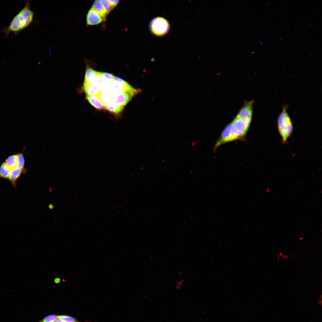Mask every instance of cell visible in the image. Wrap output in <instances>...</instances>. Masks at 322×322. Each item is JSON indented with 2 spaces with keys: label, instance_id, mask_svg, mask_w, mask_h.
<instances>
[{
  "label": "cell",
  "instance_id": "obj_1",
  "mask_svg": "<svg viewBox=\"0 0 322 322\" xmlns=\"http://www.w3.org/2000/svg\"><path fill=\"white\" fill-rule=\"evenodd\" d=\"M34 12L30 9L29 2L14 17L9 24L2 32L7 37L11 32L17 35L32 22Z\"/></svg>",
  "mask_w": 322,
  "mask_h": 322
},
{
  "label": "cell",
  "instance_id": "obj_2",
  "mask_svg": "<svg viewBox=\"0 0 322 322\" xmlns=\"http://www.w3.org/2000/svg\"><path fill=\"white\" fill-rule=\"evenodd\" d=\"M278 128L283 143H286L291 135L293 126L291 119L287 112V107L284 106L277 120Z\"/></svg>",
  "mask_w": 322,
  "mask_h": 322
},
{
  "label": "cell",
  "instance_id": "obj_3",
  "mask_svg": "<svg viewBox=\"0 0 322 322\" xmlns=\"http://www.w3.org/2000/svg\"><path fill=\"white\" fill-rule=\"evenodd\" d=\"M149 27L151 32L155 35H164L169 31L170 24L168 21L162 17H157L150 22Z\"/></svg>",
  "mask_w": 322,
  "mask_h": 322
},
{
  "label": "cell",
  "instance_id": "obj_4",
  "mask_svg": "<svg viewBox=\"0 0 322 322\" xmlns=\"http://www.w3.org/2000/svg\"><path fill=\"white\" fill-rule=\"evenodd\" d=\"M230 131L234 140L243 139L249 127L245 122L236 116L230 123Z\"/></svg>",
  "mask_w": 322,
  "mask_h": 322
},
{
  "label": "cell",
  "instance_id": "obj_5",
  "mask_svg": "<svg viewBox=\"0 0 322 322\" xmlns=\"http://www.w3.org/2000/svg\"><path fill=\"white\" fill-rule=\"evenodd\" d=\"M107 89L113 95H116L127 92H140L141 90L132 87L128 83L122 84L113 80L108 84Z\"/></svg>",
  "mask_w": 322,
  "mask_h": 322
},
{
  "label": "cell",
  "instance_id": "obj_6",
  "mask_svg": "<svg viewBox=\"0 0 322 322\" xmlns=\"http://www.w3.org/2000/svg\"><path fill=\"white\" fill-rule=\"evenodd\" d=\"M253 103V100L246 101L236 116L242 119L249 127L252 119Z\"/></svg>",
  "mask_w": 322,
  "mask_h": 322
},
{
  "label": "cell",
  "instance_id": "obj_7",
  "mask_svg": "<svg viewBox=\"0 0 322 322\" xmlns=\"http://www.w3.org/2000/svg\"><path fill=\"white\" fill-rule=\"evenodd\" d=\"M135 92H127L113 95L111 102L116 105L124 107L135 95Z\"/></svg>",
  "mask_w": 322,
  "mask_h": 322
},
{
  "label": "cell",
  "instance_id": "obj_8",
  "mask_svg": "<svg viewBox=\"0 0 322 322\" xmlns=\"http://www.w3.org/2000/svg\"><path fill=\"white\" fill-rule=\"evenodd\" d=\"M230 123L229 124L223 131L219 138L214 145V151L216 150L217 148L222 145L234 140L230 132Z\"/></svg>",
  "mask_w": 322,
  "mask_h": 322
},
{
  "label": "cell",
  "instance_id": "obj_9",
  "mask_svg": "<svg viewBox=\"0 0 322 322\" xmlns=\"http://www.w3.org/2000/svg\"><path fill=\"white\" fill-rule=\"evenodd\" d=\"M103 20L97 12L92 7L88 11L86 18V24L93 25L101 23Z\"/></svg>",
  "mask_w": 322,
  "mask_h": 322
},
{
  "label": "cell",
  "instance_id": "obj_10",
  "mask_svg": "<svg viewBox=\"0 0 322 322\" xmlns=\"http://www.w3.org/2000/svg\"><path fill=\"white\" fill-rule=\"evenodd\" d=\"M96 95L105 106L111 101L113 95L106 88L101 89Z\"/></svg>",
  "mask_w": 322,
  "mask_h": 322
},
{
  "label": "cell",
  "instance_id": "obj_11",
  "mask_svg": "<svg viewBox=\"0 0 322 322\" xmlns=\"http://www.w3.org/2000/svg\"><path fill=\"white\" fill-rule=\"evenodd\" d=\"M97 76V71L88 66H86L84 82L91 84H95Z\"/></svg>",
  "mask_w": 322,
  "mask_h": 322
},
{
  "label": "cell",
  "instance_id": "obj_12",
  "mask_svg": "<svg viewBox=\"0 0 322 322\" xmlns=\"http://www.w3.org/2000/svg\"><path fill=\"white\" fill-rule=\"evenodd\" d=\"M25 172V169L16 167L11 169L8 179L11 182L13 185L16 186V182L22 173Z\"/></svg>",
  "mask_w": 322,
  "mask_h": 322
},
{
  "label": "cell",
  "instance_id": "obj_13",
  "mask_svg": "<svg viewBox=\"0 0 322 322\" xmlns=\"http://www.w3.org/2000/svg\"><path fill=\"white\" fill-rule=\"evenodd\" d=\"M86 98L89 103L98 110L104 109V106L97 95L86 94Z\"/></svg>",
  "mask_w": 322,
  "mask_h": 322
},
{
  "label": "cell",
  "instance_id": "obj_14",
  "mask_svg": "<svg viewBox=\"0 0 322 322\" xmlns=\"http://www.w3.org/2000/svg\"><path fill=\"white\" fill-rule=\"evenodd\" d=\"M83 88L86 94L96 95L101 89L96 84H89L83 82Z\"/></svg>",
  "mask_w": 322,
  "mask_h": 322
},
{
  "label": "cell",
  "instance_id": "obj_15",
  "mask_svg": "<svg viewBox=\"0 0 322 322\" xmlns=\"http://www.w3.org/2000/svg\"><path fill=\"white\" fill-rule=\"evenodd\" d=\"M92 7L99 14L103 21H105L107 15L100 0L95 1Z\"/></svg>",
  "mask_w": 322,
  "mask_h": 322
},
{
  "label": "cell",
  "instance_id": "obj_16",
  "mask_svg": "<svg viewBox=\"0 0 322 322\" xmlns=\"http://www.w3.org/2000/svg\"><path fill=\"white\" fill-rule=\"evenodd\" d=\"M124 107L116 105L110 102L104 106V109L115 114L118 115L122 112Z\"/></svg>",
  "mask_w": 322,
  "mask_h": 322
},
{
  "label": "cell",
  "instance_id": "obj_17",
  "mask_svg": "<svg viewBox=\"0 0 322 322\" xmlns=\"http://www.w3.org/2000/svg\"><path fill=\"white\" fill-rule=\"evenodd\" d=\"M96 84L101 89L107 88L109 83L102 75L101 72L97 71Z\"/></svg>",
  "mask_w": 322,
  "mask_h": 322
},
{
  "label": "cell",
  "instance_id": "obj_18",
  "mask_svg": "<svg viewBox=\"0 0 322 322\" xmlns=\"http://www.w3.org/2000/svg\"><path fill=\"white\" fill-rule=\"evenodd\" d=\"M4 163L10 169L16 167V155H13L9 156L6 160Z\"/></svg>",
  "mask_w": 322,
  "mask_h": 322
},
{
  "label": "cell",
  "instance_id": "obj_19",
  "mask_svg": "<svg viewBox=\"0 0 322 322\" xmlns=\"http://www.w3.org/2000/svg\"><path fill=\"white\" fill-rule=\"evenodd\" d=\"M10 169L4 162L0 166V177L8 179Z\"/></svg>",
  "mask_w": 322,
  "mask_h": 322
},
{
  "label": "cell",
  "instance_id": "obj_20",
  "mask_svg": "<svg viewBox=\"0 0 322 322\" xmlns=\"http://www.w3.org/2000/svg\"><path fill=\"white\" fill-rule=\"evenodd\" d=\"M16 155L17 159L16 167L24 169V167L25 164V160L23 154L22 153H19Z\"/></svg>",
  "mask_w": 322,
  "mask_h": 322
},
{
  "label": "cell",
  "instance_id": "obj_21",
  "mask_svg": "<svg viewBox=\"0 0 322 322\" xmlns=\"http://www.w3.org/2000/svg\"><path fill=\"white\" fill-rule=\"evenodd\" d=\"M57 317L58 319L64 322H74L77 321V320L74 318L67 315H58Z\"/></svg>",
  "mask_w": 322,
  "mask_h": 322
},
{
  "label": "cell",
  "instance_id": "obj_22",
  "mask_svg": "<svg viewBox=\"0 0 322 322\" xmlns=\"http://www.w3.org/2000/svg\"><path fill=\"white\" fill-rule=\"evenodd\" d=\"M58 319L57 316L51 315L47 316L38 322H55Z\"/></svg>",
  "mask_w": 322,
  "mask_h": 322
},
{
  "label": "cell",
  "instance_id": "obj_23",
  "mask_svg": "<svg viewBox=\"0 0 322 322\" xmlns=\"http://www.w3.org/2000/svg\"><path fill=\"white\" fill-rule=\"evenodd\" d=\"M100 1L107 16L112 10L108 0H100Z\"/></svg>",
  "mask_w": 322,
  "mask_h": 322
},
{
  "label": "cell",
  "instance_id": "obj_24",
  "mask_svg": "<svg viewBox=\"0 0 322 322\" xmlns=\"http://www.w3.org/2000/svg\"><path fill=\"white\" fill-rule=\"evenodd\" d=\"M101 73L109 83L113 80L114 76L112 74L105 72H101Z\"/></svg>",
  "mask_w": 322,
  "mask_h": 322
},
{
  "label": "cell",
  "instance_id": "obj_25",
  "mask_svg": "<svg viewBox=\"0 0 322 322\" xmlns=\"http://www.w3.org/2000/svg\"><path fill=\"white\" fill-rule=\"evenodd\" d=\"M108 1L110 5L111 10L112 9L115 7L118 4L119 2V1L118 0H108Z\"/></svg>",
  "mask_w": 322,
  "mask_h": 322
},
{
  "label": "cell",
  "instance_id": "obj_26",
  "mask_svg": "<svg viewBox=\"0 0 322 322\" xmlns=\"http://www.w3.org/2000/svg\"><path fill=\"white\" fill-rule=\"evenodd\" d=\"M56 284H58L60 283V279L59 278H56L54 280Z\"/></svg>",
  "mask_w": 322,
  "mask_h": 322
},
{
  "label": "cell",
  "instance_id": "obj_27",
  "mask_svg": "<svg viewBox=\"0 0 322 322\" xmlns=\"http://www.w3.org/2000/svg\"><path fill=\"white\" fill-rule=\"evenodd\" d=\"M48 207L50 209H52L53 208V205H52L50 204L49 205Z\"/></svg>",
  "mask_w": 322,
  "mask_h": 322
},
{
  "label": "cell",
  "instance_id": "obj_28",
  "mask_svg": "<svg viewBox=\"0 0 322 322\" xmlns=\"http://www.w3.org/2000/svg\"><path fill=\"white\" fill-rule=\"evenodd\" d=\"M55 322H64V321H61V320H59V319H57V320H56V321H55Z\"/></svg>",
  "mask_w": 322,
  "mask_h": 322
},
{
  "label": "cell",
  "instance_id": "obj_29",
  "mask_svg": "<svg viewBox=\"0 0 322 322\" xmlns=\"http://www.w3.org/2000/svg\"><path fill=\"white\" fill-rule=\"evenodd\" d=\"M79 322V321H75V322Z\"/></svg>",
  "mask_w": 322,
  "mask_h": 322
}]
</instances>
